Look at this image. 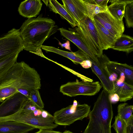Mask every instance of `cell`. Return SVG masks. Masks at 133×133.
Wrapping results in <instances>:
<instances>
[{
	"label": "cell",
	"instance_id": "6da1fadb",
	"mask_svg": "<svg viewBox=\"0 0 133 133\" xmlns=\"http://www.w3.org/2000/svg\"><path fill=\"white\" fill-rule=\"evenodd\" d=\"M40 76L34 68L24 62H16L0 81V102L15 93L20 89L29 91L39 90Z\"/></svg>",
	"mask_w": 133,
	"mask_h": 133
},
{
	"label": "cell",
	"instance_id": "7a4b0ae2",
	"mask_svg": "<svg viewBox=\"0 0 133 133\" xmlns=\"http://www.w3.org/2000/svg\"><path fill=\"white\" fill-rule=\"evenodd\" d=\"M58 29L55 21L49 18L40 16L28 19L20 29L24 49L46 58L41 46L45 41L56 33Z\"/></svg>",
	"mask_w": 133,
	"mask_h": 133
},
{
	"label": "cell",
	"instance_id": "3957f363",
	"mask_svg": "<svg viewBox=\"0 0 133 133\" xmlns=\"http://www.w3.org/2000/svg\"><path fill=\"white\" fill-rule=\"evenodd\" d=\"M113 116L109 93L103 89L89 114V121L83 133H112L111 123Z\"/></svg>",
	"mask_w": 133,
	"mask_h": 133
},
{
	"label": "cell",
	"instance_id": "277c9868",
	"mask_svg": "<svg viewBox=\"0 0 133 133\" xmlns=\"http://www.w3.org/2000/svg\"><path fill=\"white\" fill-rule=\"evenodd\" d=\"M7 121L24 123L39 129L52 130L58 125L55 123L53 116L46 117L43 115H35L33 114V111L22 109L11 115L0 117V122Z\"/></svg>",
	"mask_w": 133,
	"mask_h": 133
},
{
	"label": "cell",
	"instance_id": "5b68a950",
	"mask_svg": "<svg viewBox=\"0 0 133 133\" xmlns=\"http://www.w3.org/2000/svg\"><path fill=\"white\" fill-rule=\"evenodd\" d=\"M74 28L92 52L98 57H101L103 50L93 20L86 16Z\"/></svg>",
	"mask_w": 133,
	"mask_h": 133
},
{
	"label": "cell",
	"instance_id": "8992f818",
	"mask_svg": "<svg viewBox=\"0 0 133 133\" xmlns=\"http://www.w3.org/2000/svg\"><path fill=\"white\" fill-rule=\"evenodd\" d=\"M90 111V106L85 103L80 104L75 100L72 104L54 113V123L58 125H69L77 121H82L87 117Z\"/></svg>",
	"mask_w": 133,
	"mask_h": 133
},
{
	"label": "cell",
	"instance_id": "52a82bcc",
	"mask_svg": "<svg viewBox=\"0 0 133 133\" xmlns=\"http://www.w3.org/2000/svg\"><path fill=\"white\" fill-rule=\"evenodd\" d=\"M102 85L98 81H76L68 82L62 85L59 88V91L63 95L70 97L78 95L92 96L98 92Z\"/></svg>",
	"mask_w": 133,
	"mask_h": 133
},
{
	"label": "cell",
	"instance_id": "ba28073f",
	"mask_svg": "<svg viewBox=\"0 0 133 133\" xmlns=\"http://www.w3.org/2000/svg\"><path fill=\"white\" fill-rule=\"evenodd\" d=\"M20 30L13 28L0 37V59L24 49Z\"/></svg>",
	"mask_w": 133,
	"mask_h": 133
},
{
	"label": "cell",
	"instance_id": "9c48e42d",
	"mask_svg": "<svg viewBox=\"0 0 133 133\" xmlns=\"http://www.w3.org/2000/svg\"><path fill=\"white\" fill-rule=\"evenodd\" d=\"M110 74L117 75L127 82L133 85V67L126 63L111 61L105 54L100 57Z\"/></svg>",
	"mask_w": 133,
	"mask_h": 133
},
{
	"label": "cell",
	"instance_id": "30bf717a",
	"mask_svg": "<svg viewBox=\"0 0 133 133\" xmlns=\"http://www.w3.org/2000/svg\"><path fill=\"white\" fill-rule=\"evenodd\" d=\"M94 19L117 37H120L124 31L123 21H119L116 19L107 10L104 12L96 15Z\"/></svg>",
	"mask_w": 133,
	"mask_h": 133
},
{
	"label": "cell",
	"instance_id": "8fae6325",
	"mask_svg": "<svg viewBox=\"0 0 133 133\" xmlns=\"http://www.w3.org/2000/svg\"><path fill=\"white\" fill-rule=\"evenodd\" d=\"M28 99L19 92L7 98L0 104V117L9 116L18 112Z\"/></svg>",
	"mask_w": 133,
	"mask_h": 133
},
{
	"label": "cell",
	"instance_id": "7c38bea8",
	"mask_svg": "<svg viewBox=\"0 0 133 133\" xmlns=\"http://www.w3.org/2000/svg\"><path fill=\"white\" fill-rule=\"evenodd\" d=\"M90 60L92 62L91 68L92 72L100 81L104 89L109 94L111 93L114 89L113 84L110 79V74L105 65L102 62L100 61L98 59L99 62L98 63L90 58Z\"/></svg>",
	"mask_w": 133,
	"mask_h": 133
},
{
	"label": "cell",
	"instance_id": "4fadbf2b",
	"mask_svg": "<svg viewBox=\"0 0 133 133\" xmlns=\"http://www.w3.org/2000/svg\"><path fill=\"white\" fill-rule=\"evenodd\" d=\"M69 29V30L62 28H59L58 30L62 36L74 43L92 60L98 62L97 57L88 48L79 33L74 28Z\"/></svg>",
	"mask_w": 133,
	"mask_h": 133
},
{
	"label": "cell",
	"instance_id": "5bb4252c",
	"mask_svg": "<svg viewBox=\"0 0 133 133\" xmlns=\"http://www.w3.org/2000/svg\"><path fill=\"white\" fill-rule=\"evenodd\" d=\"M63 6L78 23L87 16L86 8L81 0H62Z\"/></svg>",
	"mask_w": 133,
	"mask_h": 133
},
{
	"label": "cell",
	"instance_id": "9a60e30c",
	"mask_svg": "<svg viewBox=\"0 0 133 133\" xmlns=\"http://www.w3.org/2000/svg\"><path fill=\"white\" fill-rule=\"evenodd\" d=\"M42 5L40 0H26L20 3L18 11L24 17L28 18H34L39 14Z\"/></svg>",
	"mask_w": 133,
	"mask_h": 133
},
{
	"label": "cell",
	"instance_id": "2e32d148",
	"mask_svg": "<svg viewBox=\"0 0 133 133\" xmlns=\"http://www.w3.org/2000/svg\"><path fill=\"white\" fill-rule=\"evenodd\" d=\"M41 49L46 52H53L70 60L75 64H80L83 61L89 59L90 58L80 49L75 52H68L59 49L53 46L42 45Z\"/></svg>",
	"mask_w": 133,
	"mask_h": 133
},
{
	"label": "cell",
	"instance_id": "e0dca14e",
	"mask_svg": "<svg viewBox=\"0 0 133 133\" xmlns=\"http://www.w3.org/2000/svg\"><path fill=\"white\" fill-rule=\"evenodd\" d=\"M114 89L111 93L117 94L120 102H126L131 99L133 96V85L118 78L113 82Z\"/></svg>",
	"mask_w": 133,
	"mask_h": 133
},
{
	"label": "cell",
	"instance_id": "ac0fdd59",
	"mask_svg": "<svg viewBox=\"0 0 133 133\" xmlns=\"http://www.w3.org/2000/svg\"><path fill=\"white\" fill-rule=\"evenodd\" d=\"M35 129L27 124L15 121L0 122V133H29Z\"/></svg>",
	"mask_w": 133,
	"mask_h": 133
},
{
	"label": "cell",
	"instance_id": "d6986e66",
	"mask_svg": "<svg viewBox=\"0 0 133 133\" xmlns=\"http://www.w3.org/2000/svg\"><path fill=\"white\" fill-rule=\"evenodd\" d=\"M93 21L102 44L103 50H107L110 49L118 37H116L112 34L94 19Z\"/></svg>",
	"mask_w": 133,
	"mask_h": 133
},
{
	"label": "cell",
	"instance_id": "ffe728a7",
	"mask_svg": "<svg viewBox=\"0 0 133 133\" xmlns=\"http://www.w3.org/2000/svg\"><path fill=\"white\" fill-rule=\"evenodd\" d=\"M48 6L50 10L56 14H59L62 18L66 20L72 28L77 26L78 23L72 17L63 5L56 0H49Z\"/></svg>",
	"mask_w": 133,
	"mask_h": 133
},
{
	"label": "cell",
	"instance_id": "44dd1931",
	"mask_svg": "<svg viewBox=\"0 0 133 133\" xmlns=\"http://www.w3.org/2000/svg\"><path fill=\"white\" fill-rule=\"evenodd\" d=\"M110 49L127 54L133 51V37L123 34L117 39Z\"/></svg>",
	"mask_w": 133,
	"mask_h": 133
},
{
	"label": "cell",
	"instance_id": "7402d4cb",
	"mask_svg": "<svg viewBox=\"0 0 133 133\" xmlns=\"http://www.w3.org/2000/svg\"><path fill=\"white\" fill-rule=\"evenodd\" d=\"M130 0H110V5L108 6L107 10L115 18L119 21L123 18L127 3Z\"/></svg>",
	"mask_w": 133,
	"mask_h": 133
},
{
	"label": "cell",
	"instance_id": "603a6c76",
	"mask_svg": "<svg viewBox=\"0 0 133 133\" xmlns=\"http://www.w3.org/2000/svg\"><path fill=\"white\" fill-rule=\"evenodd\" d=\"M19 53L17 52L0 59V81L17 62Z\"/></svg>",
	"mask_w": 133,
	"mask_h": 133
},
{
	"label": "cell",
	"instance_id": "cb8c5ba5",
	"mask_svg": "<svg viewBox=\"0 0 133 133\" xmlns=\"http://www.w3.org/2000/svg\"><path fill=\"white\" fill-rule=\"evenodd\" d=\"M133 106L127 103H123L119 104L117 107V115L123 119L128 124V123L133 117L132 114Z\"/></svg>",
	"mask_w": 133,
	"mask_h": 133
},
{
	"label": "cell",
	"instance_id": "d4e9b609",
	"mask_svg": "<svg viewBox=\"0 0 133 133\" xmlns=\"http://www.w3.org/2000/svg\"><path fill=\"white\" fill-rule=\"evenodd\" d=\"M87 10V16L93 20L94 17L99 13L106 11L107 10L95 4L89 3L85 0H81Z\"/></svg>",
	"mask_w": 133,
	"mask_h": 133
},
{
	"label": "cell",
	"instance_id": "484cf974",
	"mask_svg": "<svg viewBox=\"0 0 133 133\" xmlns=\"http://www.w3.org/2000/svg\"><path fill=\"white\" fill-rule=\"evenodd\" d=\"M124 17L125 18L126 25L127 28L133 27V0L127 3Z\"/></svg>",
	"mask_w": 133,
	"mask_h": 133
},
{
	"label": "cell",
	"instance_id": "4316f807",
	"mask_svg": "<svg viewBox=\"0 0 133 133\" xmlns=\"http://www.w3.org/2000/svg\"><path fill=\"white\" fill-rule=\"evenodd\" d=\"M38 90L37 89H34L30 91L28 99L37 108L43 109L44 107V104Z\"/></svg>",
	"mask_w": 133,
	"mask_h": 133
},
{
	"label": "cell",
	"instance_id": "83f0119b",
	"mask_svg": "<svg viewBox=\"0 0 133 133\" xmlns=\"http://www.w3.org/2000/svg\"><path fill=\"white\" fill-rule=\"evenodd\" d=\"M128 124L120 117L117 115L115 118V122L111 126L116 133H127Z\"/></svg>",
	"mask_w": 133,
	"mask_h": 133
},
{
	"label": "cell",
	"instance_id": "f1b7e54d",
	"mask_svg": "<svg viewBox=\"0 0 133 133\" xmlns=\"http://www.w3.org/2000/svg\"><path fill=\"white\" fill-rule=\"evenodd\" d=\"M89 3L95 4L101 7L107 9L108 3L109 0H85Z\"/></svg>",
	"mask_w": 133,
	"mask_h": 133
},
{
	"label": "cell",
	"instance_id": "f546056e",
	"mask_svg": "<svg viewBox=\"0 0 133 133\" xmlns=\"http://www.w3.org/2000/svg\"><path fill=\"white\" fill-rule=\"evenodd\" d=\"M109 97L112 103H115L119 101V97L118 95L114 93H109Z\"/></svg>",
	"mask_w": 133,
	"mask_h": 133
},
{
	"label": "cell",
	"instance_id": "4dcf8cb0",
	"mask_svg": "<svg viewBox=\"0 0 133 133\" xmlns=\"http://www.w3.org/2000/svg\"><path fill=\"white\" fill-rule=\"evenodd\" d=\"M92 62L90 59L84 60L80 64L83 68L85 69L91 68L92 66Z\"/></svg>",
	"mask_w": 133,
	"mask_h": 133
},
{
	"label": "cell",
	"instance_id": "1f68e13d",
	"mask_svg": "<svg viewBox=\"0 0 133 133\" xmlns=\"http://www.w3.org/2000/svg\"><path fill=\"white\" fill-rule=\"evenodd\" d=\"M127 133H133V117L131 118L128 123Z\"/></svg>",
	"mask_w": 133,
	"mask_h": 133
},
{
	"label": "cell",
	"instance_id": "d6a6232c",
	"mask_svg": "<svg viewBox=\"0 0 133 133\" xmlns=\"http://www.w3.org/2000/svg\"><path fill=\"white\" fill-rule=\"evenodd\" d=\"M35 133H62L59 131H55L51 129H41Z\"/></svg>",
	"mask_w": 133,
	"mask_h": 133
},
{
	"label": "cell",
	"instance_id": "836d02e7",
	"mask_svg": "<svg viewBox=\"0 0 133 133\" xmlns=\"http://www.w3.org/2000/svg\"><path fill=\"white\" fill-rule=\"evenodd\" d=\"M59 44L62 47H64L65 49L71 51L70 42L69 41H67L65 43L63 44H61L59 42Z\"/></svg>",
	"mask_w": 133,
	"mask_h": 133
},
{
	"label": "cell",
	"instance_id": "e575fe53",
	"mask_svg": "<svg viewBox=\"0 0 133 133\" xmlns=\"http://www.w3.org/2000/svg\"><path fill=\"white\" fill-rule=\"evenodd\" d=\"M42 1L47 6L48 5L49 0H42Z\"/></svg>",
	"mask_w": 133,
	"mask_h": 133
},
{
	"label": "cell",
	"instance_id": "d590c367",
	"mask_svg": "<svg viewBox=\"0 0 133 133\" xmlns=\"http://www.w3.org/2000/svg\"><path fill=\"white\" fill-rule=\"evenodd\" d=\"M62 133H74L70 131L66 130Z\"/></svg>",
	"mask_w": 133,
	"mask_h": 133
}]
</instances>
